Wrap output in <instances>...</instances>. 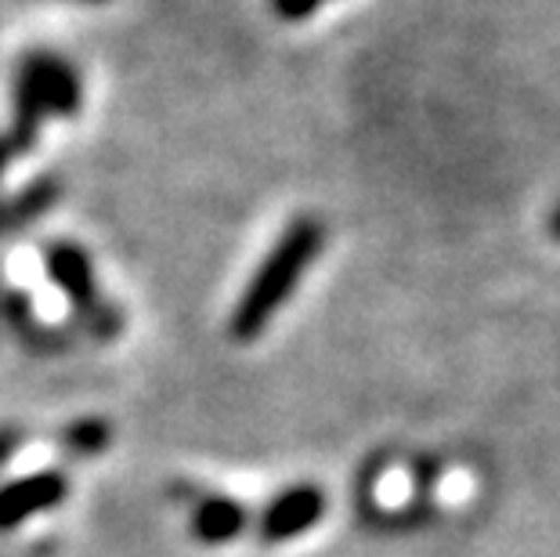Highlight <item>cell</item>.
I'll list each match as a JSON object with an SVG mask.
<instances>
[{"label":"cell","instance_id":"1","mask_svg":"<svg viewBox=\"0 0 560 557\" xmlns=\"http://www.w3.org/2000/svg\"><path fill=\"white\" fill-rule=\"evenodd\" d=\"M322 246H326V224L318 218L304 214V218H293L285 224L276 246H271L268 257L260 260L254 279L246 282V290L240 293V301L232 307L229 334L235 340L249 344L265 334L279 307L293 298L296 287H301L304 271L315 265Z\"/></svg>","mask_w":560,"mask_h":557},{"label":"cell","instance_id":"2","mask_svg":"<svg viewBox=\"0 0 560 557\" xmlns=\"http://www.w3.org/2000/svg\"><path fill=\"white\" fill-rule=\"evenodd\" d=\"M326 514V492L318 485H290L260 514V543H290L312 532Z\"/></svg>","mask_w":560,"mask_h":557},{"label":"cell","instance_id":"3","mask_svg":"<svg viewBox=\"0 0 560 557\" xmlns=\"http://www.w3.org/2000/svg\"><path fill=\"white\" fill-rule=\"evenodd\" d=\"M44 271L55 282L58 293H66V301L73 304L77 318L94 312L105 298L98 293V279H94L91 254L77 243H51L44 246Z\"/></svg>","mask_w":560,"mask_h":557},{"label":"cell","instance_id":"4","mask_svg":"<svg viewBox=\"0 0 560 557\" xmlns=\"http://www.w3.org/2000/svg\"><path fill=\"white\" fill-rule=\"evenodd\" d=\"M69 496V481L62 471H37L26 478H15L0 489V532L19 529L33 514L55 511Z\"/></svg>","mask_w":560,"mask_h":557},{"label":"cell","instance_id":"5","mask_svg":"<svg viewBox=\"0 0 560 557\" xmlns=\"http://www.w3.org/2000/svg\"><path fill=\"white\" fill-rule=\"evenodd\" d=\"M22 66L37 77V84L44 91V102H47V113L51 116H69L80 113L83 105V84H80V73L73 66L66 62L62 55H51V51H30L22 58Z\"/></svg>","mask_w":560,"mask_h":557},{"label":"cell","instance_id":"6","mask_svg":"<svg viewBox=\"0 0 560 557\" xmlns=\"http://www.w3.org/2000/svg\"><path fill=\"white\" fill-rule=\"evenodd\" d=\"M47 116L51 113H47V102H44L37 77L19 62V69H15V116H11V135H8L11 156H26V152L37 149V138H40V127Z\"/></svg>","mask_w":560,"mask_h":557},{"label":"cell","instance_id":"7","mask_svg":"<svg viewBox=\"0 0 560 557\" xmlns=\"http://www.w3.org/2000/svg\"><path fill=\"white\" fill-rule=\"evenodd\" d=\"M249 525V514L240 500L232 496H202L192 511V536L207 547H221V543L240 539Z\"/></svg>","mask_w":560,"mask_h":557},{"label":"cell","instance_id":"8","mask_svg":"<svg viewBox=\"0 0 560 557\" xmlns=\"http://www.w3.org/2000/svg\"><path fill=\"white\" fill-rule=\"evenodd\" d=\"M58 199H62V177L40 174L30 185H22L8 204H0V232L4 229H26L37 218H44Z\"/></svg>","mask_w":560,"mask_h":557},{"label":"cell","instance_id":"9","mask_svg":"<svg viewBox=\"0 0 560 557\" xmlns=\"http://www.w3.org/2000/svg\"><path fill=\"white\" fill-rule=\"evenodd\" d=\"M0 304H4V318L11 323V329H15V334L30 344V348H37V351L62 348V334H55V329L40 326L37 312H33V304H30V298L22 290H4Z\"/></svg>","mask_w":560,"mask_h":557},{"label":"cell","instance_id":"10","mask_svg":"<svg viewBox=\"0 0 560 557\" xmlns=\"http://www.w3.org/2000/svg\"><path fill=\"white\" fill-rule=\"evenodd\" d=\"M58 445H62L69 456H98L102 449L109 445V423L77 420V423H69V428L62 431Z\"/></svg>","mask_w":560,"mask_h":557},{"label":"cell","instance_id":"11","mask_svg":"<svg viewBox=\"0 0 560 557\" xmlns=\"http://www.w3.org/2000/svg\"><path fill=\"white\" fill-rule=\"evenodd\" d=\"M80 329L91 334L94 340H116L124 334V312L113 301H102L94 312L80 315Z\"/></svg>","mask_w":560,"mask_h":557},{"label":"cell","instance_id":"12","mask_svg":"<svg viewBox=\"0 0 560 557\" xmlns=\"http://www.w3.org/2000/svg\"><path fill=\"white\" fill-rule=\"evenodd\" d=\"M322 8V0H271V11L285 22H304Z\"/></svg>","mask_w":560,"mask_h":557},{"label":"cell","instance_id":"13","mask_svg":"<svg viewBox=\"0 0 560 557\" xmlns=\"http://www.w3.org/2000/svg\"><path fill=\"white\" fill-rule=\"evenodd\" d=\"M26 442V438H22V431H15V428H0V471H4V464L11 456L19 453V445Z\"/></svg>","mask_w":560,"mask_h":557},{"label":"cell","instance_id":"14","mask_svg":"<svg viewBox=\"0 0 560 557\" xmlns=\"http://www.w3.org/2000/svg\"><path fill=\"white\" fill-rule=\"evenodd\" d=\"M11 160V149H8V138H0V177H4V167Z\"/></svg>","mask_w":560,"mask_h":557},{"label":"cell","instance_id":"15","mask_svg":"<svg viewBox=\"0 0 560 557\" xmlns=\"http://www.w3.org/2000/svg\"><path fill=\"white\" fill-rule=\"evenodd\" d=\"M553 232L560 235V210H557V214H553Z\"/></svg>","mask_w":560,"mask_h":557},{"label":"cell","instance_id":"16","mask_svg":"<svg viewBox=\"0 0 560 557\" xmlns=\"http://www.w3.org/2000/svg\"><path fill=\"white\" fill-rule=\"evenodd\" d=\"M80 4H105V0H80Z\"/></svg>","mask_w":560,"mask_h":557}]
</instances>
